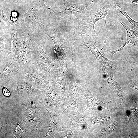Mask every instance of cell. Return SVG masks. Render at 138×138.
<instances>
[{"mask_svg": "<svg viewBox=\"0 0 138 138\" xmlns=\"http://www.w3.org/2000/svg\"><path fill=\"white\" fill-rule=\"evenodd\" d=\"M96 11L91 2L78 5L70 3L64 0L62 11L58 12L51 11L57 19L62 22L67 23L85 19Z\"/></svg>", "mask_w": 138, "mask_h": 138, "instance_id": "cell-1", "label": "cell"}, {"mask_svg": "<svg viewBox=\"0 0 138 138\" xmlns=\"http://www.w3.org/2000/svg\"><path fill=\"white\" fill-rule=\"evenodd\" d=\"M111 6V4L107 3L100 9L96 11L90 16V20L86 23H80L75 27V31L79 34H85L90 37V35L95 34L94 26L95 23L99 20L103 18L105 19L106 24V17L108 15V12Z\"/></svg>", "mask_w": 138, "mask_h": 138, "instance_id": "cell-2", "label": "cell"}, {"mask_svg": "<svg viewBox=\"0 0 138 138\" xmlns=\"http://www.w3.org/2000/svg\"><path fill=\"white\" fill-rule=\"evenodd\" d=\"M118 22L121 24L126 30L127 32L126 39L122 46L118 49L112 51L109 49L107 50L106 54L112 57H113L114 54L121 50L126 45L128 44H132L135 46L138 45V30H132L122 20H118Z\"/></svg>", "mask_w": 138, "mask_h": 138, "instance_id": "cell-3", "label": "cell"}, {"mask_svg": "<svg viewBox=\"0 0 138 138\" xmlns=\"http://www.w3.org/2000/svg\"><path fill=\"white\" fill-rule=\"evenodd\" d=\"M101 63L104 76L110 87L120 97L121 100L124 97L125 95L117 81L114 79L105 64Z\"/></svg>", "mask_w": 138, "mask_h": 138, "instance_id": "cell-4", "label": "cell"}, {"mask_svg": "<svg viewBox=\"0 0 138 138\" xmlns=\"http://www.w3.org/2000/svg\"><path fill=\"white\" fill-rule=\"evenodd\" d=\"M80 39L82 41V43L84 45L86 46L94 54H97V56L105 64L111 69H114L116 67L114 62L110 61L99 51L96 42L94 41H88Z\"/></svg>", "mask_w": 138, "mask_h": 138, "instance_id": "cell-5", "label": "cell"}, {"mask_svg": "<svg viewBox=\"0 0 138 138\" xmlns=\"http://www.w3.org/2000/svg\"><path fill=\"white\" fill-rule=\"evenodd\" d=\"M83 95L85 97L87 101V106L84 111L87 109L101 110L107 108L108 103H106L97 99L89 91L84 93Z\"/></svg>", "mask_w": 138, "mask_h": 138, "instance_id": "cell-6", "label": "cell"}, {"mask_svg": "<svg viewBox=\"0 0 138 138\" xmlns=\"http://www.w3.org/2000/svg\"><path fill=\"white\" fill-rule=\"evenodd\" d=\"M113 5L115 12L123 15L129 22L131 27L135 30H138V22L134 20L127 14L123 2L115 1Z\"/></svg>", "mask_w": 138, "mask_h": 138, "instance_id": "cell-7", "label": "cell"}, {"mask_svg": "<svg viewBox=\"0 0 138 138\" xmlns=\"http://www.w3.org/2000/svg\"><path fill=\"white\" fill-rule=\"evenodd\" d=\"M0 17L6 23L9 24L11 23L8 20L6 17V16L4 15L3 10L2 7L0 6Z\"/></svg>", "mask_w": 138, "mask_h": 138, "instance_id": "cell-8", "label": "cell"}, {"mask_svg": "<svg viewBox=\"0 0 138 138\" xmlns=\"http://www.w3.org/2000/svg\"><path fill=\"white\" fill-rule=\"evenodd\" d=\"M2 92L4 95L6 96H9L10 95V91L5 88H3Z\"/></svg>", "mask_w": 138, "mask_h": 138, "instance_id": "cell-9", "label": "cell"}, {"mask_svg": "<svg viewBox=\"0 0 138 138\" xmlns=\"http://www.w3.org/2000/svg\"><path fill=\"white\" fill-rule=\"evenodd\" d=\"M130 86L131 87H132V88H134L135 89H136L138 91V87H136L135 86H133L132 85H130Z\"/></svg>", "mask_w": 138, "mask_h": 138, "instance_id": "cell-10", "label": "cell"}, {"mask_svg": "<svg viewBox=\"0 0 138 138\" xmlns=\"http://www.w3.org/2000/svg\"><path fill=\"white\" fill-rule=\"evenodd\" d=\"M132 2H135V3H138V0H134V1H133Z\"/></svg>", "mask_w": 138, "mask_h": 138, "instance_id": "cell-11", "label": "cell"}, {"mask_svg": "<svg viewBox=\"0 0 138 138\" xmlns=\"http://www.w3.org/2000/svg\"><path fill=\"white\" fill-rule=\"evenodd\" d=\"M118 1L120 2H123L124 0H118Z\"/></svg>", "mask_w": 138, "mask_h": 138, "instance_id": "cell-12", "label": "cell"}]
</instances>
